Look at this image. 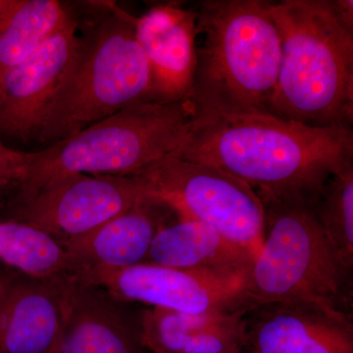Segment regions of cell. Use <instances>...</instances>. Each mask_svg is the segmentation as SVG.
<instances>
[{"label":"cell","instance_id":"6da1fadb","mask_svg":"<svg viewBox=\"0 0 353 353\" xmlns=\"http://www.w3.org/2000/svg\"><path fill=\"white\" fill-rule=\"evenodd\" d=\"M173 157L227 172L260 199L311 197L332 174L353 164V130L196 108Z\"/></svg>","mask_w":353,"mask_h":353},{"label":"cell","instance_id":"7a4b0ae2","mask_svg":"<svg viewBox=\"0 0 353 353\" xmlns=\"http://www.w3.org/2000/svg\"><path fill=\"white\" fill-rule=\"evenodd\" d=\"M270 12L282 52L269 112L305 126L353 130V28L333 0L271 1Z\"/></svg>","mask_w":353,"mask_h":353},{"label":"cell","instance_id":"3957f363","mask_svg":"<svg viewBox=\"0 0 353 353\" xmlns=\"http://www.w3.org/2000/svg\"><path fill=\"white\" fill-rule=\"evenodd\" d=\"M265 0H203L196 9L192 101L216 112H269L281 63V34Z\"/></svg>","mask_w":353,"mask_h":353},{"label":"cell","instance_id":"277c9868","mask_svg":"<svg viewBox=\"0 0 353 353\" xmlns=\"http://www.w3.org/2000/svg\"><path fill=\"white\" fill-rule=\"evenodd\" d=\"M192 99L139 101L69 138L30 152L12 205L72 175H138L173 157L196 114Z\"/></svg>","mask_w":353,"mask_h":353},{"label":"cell","instance_id":"5b68a950","mask_svg":"<svg viewBox=\"0 0 353 353\" xmlns=\"http://www.w3.org/2000/svg\"><path fill=\"white\" fill-rule=\"evenodd\" d=\"M106 7L101 22L80 34L43 114L41 143L53 145L134 102L150 99V68L137 39L134 16L115 4Z\"/></svg>","mask_w":353,"mask_h":353},{"label":"cell","instance_id":"8992f818","mask_svg":"<svg viewBox=\"0 0 353 353\" xmlns=\"http://www.w3.org/2000/svg\"><path fill=\"white\" fill-rule=\"evenodd\" d=\"M311 197L261 199L264 239L243 288L250 307L305 301L352 315V271L320 227Z\"/></svg>","mask_w":353,"mask_h":353},{"label":"cell","instance_id":"52a82bcc","mask_svg":"<svg viewBox=\"0 0 353 353\" xmlns=\"http://www.w3.org/2000/svg\"><path fill=\"white\" fill-rule=\"evenodd\" d=\"M152 201L181 220L215 228L228 240L259 253L264 239L263 203L252 187L216 167L165 157L138 175Z\"/></svg>","mask_w":353,"mask_h":353},{"label":"cell","instance_id":"ba28073f","mask_svg":"<svg viewBox=\"0 0 353 353\" xmlns=\"http://www.w3.org/2000/svg\"><path fill=\"white\" fill-rule=\"evenodd\" d=\"M150 199L145 181L139 176L72 174L11 206L9 220L39 228L64 243Z\"/></svg>","mask_w":353,"mask_h":353},{"label":"cell","instance_id":"9c48e42d","mask_svg":"<svg viewBox=\"0 0 353 353\" xmlns=\"http://www.w3.org/2000/svg\"><path fill=\"white\" fill-rule=\"evenodd\" d=\"M245 278L141 263L97 276L90 285L101 288L119 303L202 314L248 306L243 296Z\"/></svg>","mask_w":353,"mask_h":353},{"label":"cell","instance_id":"30bf717a","mask_svg":"<svg viewBox=\"0 0 353 353\" xmlns=\"http://www.w3.org/2000/svg\"><path fill=\"white\" fill-rule=\"evenodd\" d=\"M250 353H353L352 315L305 301L252 306L246 315Z\"/></svg>","mask_w":353,"mask_h":353},{"label":"cell","instance_id":"8fae6325","mask_svg":"<svg viewBox=\"0 0 353 353\" xmlns=\"http://www.w3.org/2000/svg\"><path fill=\"white\" fill-rule=\"evenodd\" d=\"M71 20L0 82V134L38 138L43 114L80 41Z\"/></svg>","mask_w":353,"mask_h":353},{"label":"cell","instance_id":"7c38bea8","mask_svg":"<svg viewBox=\"0 0 353 353\" xmlns=\"http://www.w3.org/2000/svg\"><path fill=\"white\" fill-rule=\"evenodd\" d=\"M134 32L150 73V101L192 99L196 73V11L176 2L157 4L134 17Z\"/></svg>","mask_w":353,"mask_h":353},{"label":"cell","instance_id":"4fadbf2b","mask_svg":"<svg viewBox=\"0 0 353 353\" xmlns=\"http://www.w3.org/2000/svg\"><path fill=\"white\" fill-rule=\"evenodd\" d=\"M67 278L4 273L0 353H53L63 326Z\"/></svg>","mask_w":353,"mask_h":353},{"label":"cell","instance_id":"5bb4252c","mask_svg":"<svg viewBox=\"0 0 353 353\" xmlns=\"http://www.w3.org/2000/svg\"><path fill=\"white\" fill-rule=\"evenodd\" d=\"M163 208L152 199L141 202L85 236L61 243L68 255L70 278L90 285L102 274L143 263L165 226Z\"/></svg>","mask_w":353,"mask_h":353},{"label":"cell","instance_id":"9a60e30c","mask_svg":"<svg viewBox=\"0 0 353 353\" xmlns=\"http://www.w3.org/2000/svg\"><path fill=\"white\" fill-rule=\"evenodd\" d=\"M248 309L189 314L150 307L141 313L139 339L150 353H241Z\"/></svg>","mask_w":353,"mask_h":353},{"label":"cell","instance_id":"2e32d148","mask_svg":"<svg viewBox=\"0 0 353 353\" xmlns=\"http://www.w3.org/2000/svg\"><path fill=\"white\" fill-rule=\"evenodd\" d=\"M103 289L66 280L61 334L53 353H150Z\"/></svg>","mask_w":353,"mask_h":353},{"label":"cell","instance_id":"e0dca14e","mask_svg":"<svg viewBox=\"0 0 353 353\" xmlns=\"http://www.w3.org/2000/svg\"><path fill=\"white\" fill-rule=\"evenodd\" d=\"M255 256L256 253L228 240L205 223L179 219L158 231L143 263L246 276Z\"/></svg>","mask_w":353,"mask_h":353},{"label":"cell","instance_id":"ac0fdd59","mask_svg":"<svg viewBox=\"0 0 353 353\" xmlns=\"http://www.w3.org/2000/svg\"><path fill=\"white\" fill-rule=\"evenodd\" d=\"M71 18L57 0H0V82Z\"/></svg>","mask_w":353,"mask_h":353},{"label":"cell","instance_id":"d6986e66","mask_svg":"<svg viewBox=\"0 0 353 353\" xmlns=\"http://www.w3.org/2000/svg\"><path fill=\"white\" fill-rule=\"evenodd\" d=\"M0 260L29 277L71 276L64 245L43 230L18 221H0Z\"/></svg>","mask_w":353,"mask_h":353},{"label":"cell","instance_id":"ffe728a7","mask_svg":"<svg viewBox=\"0 0 353 353\" xmlns=\"http://www.w3.org/2000/svg\"><path fill=\"white\" fill-rule=\"evenodd\" d=\"M310 201L327 239L352 271L353 164L332 174Z\"/></svg>","mask_w":353,"mask_h":353},{"label":"cell","instance_id":"44dd1931","mask_svg":"<svg viewBox=\"0 0 353 353\" xmlns=\"http://www.w3.org/2000/svg\"><path fill=\"white\" fill-rule=\"evenodd\" d=\"M29 158L30 152L8 148L0 139V196L16 188L24 175Z\"/></svg>","mask_w":353,"mask_h":353},{"label":"cell","instance_id":"7402d4cb","mask_svg":"<svg viewBox=\"0 0 353 353\" xmlns=\"http://www.w3.org/2000/svg\"><path fill=\"white\" fill-rule=\"evenodd\" d=\"M4 273H0V296H1L2 287H3Z\"/></svg>","mask_w":353,"mask_h":353}]
</instances>
